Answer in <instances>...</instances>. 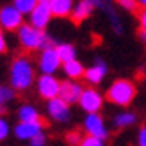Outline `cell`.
I'll list each match as a JSON object with an SVG mask.
<instances>
[{"instance_id": "6da1fadb", "label": "cell", "mask_w": 146, "mask_h": 146, "mask_svg": "<svg viewBox=\"0 0 146 146\" xmlns=\"http://www.w3.org/2000/svg\"><path fill=\"white\" fill-rule=\"evenodd\" d=\"M32 80H34V70H32L31 59L25 55L14 59L11 66V86L18 91H23L27 87H31Z\"/></svg>"}, {"instance_id": "7a4b0ae2", "label": "cell", "mask_w": 146, "mask_h": 146, "mask_svg": "<svg viewBox=\"0 0 146 146\" xmlns=\"http://www.w3.org/2000/svg\"><path fill=\"white\" fill-rule=\"evenodd\" d=\"M18 36H20V43L25 50H36V48H54V41L48 38V36L43 32L34 29L32 25H21L18 29Z\"/></svg>"}, {"instance_id": "3957f363", "label": "cell", "mask_w": 146, "mask_h": 146, "mask_svg": "<svg viewBox=\"0 0 146 146\" xmlns=\"http://www.w3.org/2000/svg\"><path fill=\"white\" fill-rule=\"evenodd\" d=\"M135 96V86L127 78H119L109 87L107 100L116 105H128Z\"/></svg>"}, {"instance_id": "277c9868", "label": "cell", "mask_w": 146, "mask_h": 146, "mask_svg": "<svg viewBox=\"0 0 146 146\" xmlns=\"http://www.w3.org/2000/svg\"><path fill=\"white\" fill-rule=\"evenodd\" d=\"M38 89H39V94L43 98L54 100V98H59L61 82L52 75H41L38 78Z\"/></svg>"}, {"instance_id": "5b68a950", "label": "cell", "mask_w": 146, "mask_h": 146, "mask_svg": "<svg viewBox=\"0 0 146 146\" xmlns=\"http://www.w3.org/2000/svg\"><path fill=\"white\" fill-rule=\"evenodd\" d=\"M21 20H23V14H21L14 5H5L0 9V25L7 31H14V29L21 27Z\"/></svg>"}, {"instance_id": "8992f818", "label": "cell", "mask_w": 146, "mask_h": 146, "mask_svg": "<svg viewBox=\"0 0 146 146\" xmlns=\"http://www.w3.org/2000/svg\"><path fill=\"white\" fill-rule=\"evenodd\" d=\"M59 66H61V59L57 55V50L55 48L43 50V54L39 57V68L43 71V75H52Z\"/></svg>"}, {"instance_id": "52a82bcc", "label": "cell", "mask_w": 146, "mask_h": 146, "mask_svg": "<svg viewBox=\"0 0 146 146\" xmlns=\"http://www.w3.org/2000/svg\"><path fill=\"white\" fill-rule=\"evenodd\" d=\"M52 16L54 14H52V11H50L48 4H38L34 7V11L31 13V25L34 29H38V31H43Z\"/></svg>"}, {"instance_id": "ba28073f", "label": "cell", "mask_w": 146, "mask_h": 146, "mask_svg": "<svg viewBox=\"0 0 146 146\" xmlns=\"http://www.w3.org/2000/svg\"><path fill=\"white\" fill-rule=\"evenodd\" d=\"M78 102H80L84 111L89 112V114H96L102 109V96L94 89H84Z\"/></svg>"}, {"instance_id": "9c48e42d", "label": "cell", "mask_w": 146, "mask_h": 146, "mask_svg": "<svg viewBox=\"0 0 146 146\" xmlns=\"http://www.w3.org/2000/svg\"><path fill=\"white\" fill-rule=\"evenodd\" d=\"M43 127H45V121H36V123H21L20 125H16V128H14V134H16V137H20V139H34L36 135L41 134Z\"/></svg>"}, {"instance_id": "30bf717a", "label": "cell", "mask_w": 146, "mask_h": 146, "mask_svg": "<svg viewBox=\"0 0 146 146\" xmlns=\"http://www.w3.org/2000/svg\"><path fill=\"white\" fill-rule=\"evenodd\" d=\"M84 127L87 130V134L93 137H98V139H105L107 137V130L104 125V119L100 118L98 114H89L84 121Z\"/></svg>"}, {"instance_id": "8fae6325", "label": "cell", "mask_w": 146, "mask_h": 146, "mask_svg": "<svg viewBox=\"0 0 146 146\" xmlns=\"http://www.w3.org/2000/svg\"><path fill=\"white\" fill-rule=\"evenodd\" d=\"M82 87L78 84L71 82V80H66V82H61V91H59V98L66 104H73V102L80 100V94H82Z\"/></svg>"}, {"instance_id": "7c38bea8", "label": "cell", "mask_w": 146, "mask_h": 146, "mask_svg": "<svg viewBox=\"0 0 146 146\" xmlns=\"http://www.w3.org/2000/svg\"><path fill=\"white\" fill-rule=\"evenodd\" d=\"M48 114L52 116L55 121H66L70 118V107L66 102H62L61 98L48 100Z\"/></svg>"}, {"instance_id": "4fadbf2b", "label": "cell", "mask_w": 146, "mask_h": 146, "mask_svg": "<svg viewBox=\"0 0 146 146\" xmlns=\"http://www.w3.org/2000/svg\"><path fill=\"white\" fill-rule=\"evenodd\" d=\"M107 73V66L105 62L98 59L96 62H94V66H91L89 70H86V78L89 80L91 84H100V80L104 78V75Z\"/></svg>"}, {"instance_id": "5bb4252c", "label": "cell", "mask_w": 146, "mask_h": 146, "mask_svg": "<svg viewBox=\"0 0 146 146\" xmlns=\"http://www.w3.org/2000/svg\"><path fill=\"white\" fill-rule=\"evenodd\" d=\"M48 5H50V11H52L54 16L64 18L71 13V0H52Z\"/></svg>"}, {"instance_id": "9a60e30c", "label": "cell", "mask_w": 146, "mask_h": 146, "mask_svg": "<svg viewBox=\"0 0 146 146\" xmlns=\"http://www.w3.org/2000/svg\"><path fill=\"white\" fill-rule=\"evenodd\" d=\"M91 9H93V5L87 2V0H82V2H78V4H77V7L73 9V14H71L73 21H75V23H80L82 20H86L87 16H89Z\"/></svg>"}, {"instance_id": "2e32d148", "label": "cell", "mask_w": 146, "mask_h": 146, "mask_svg": "<svg viewBox=\"0 0 146 146\" xmlns=\"http://www.w3.org/2000/svg\"><path fill=\"white\" fill-rule=\"evenodd\" d=\"M18 116H20L21 123H36V121H41L38 111H36L34 107H31V105H23V107L20 109Z\"/></svg>"}, {"instance_id": "e0dca14e", "label": "cell", "mask_w": 146, "mask_h": 146, "mask_svg": "<svg viewBox=\"0 0 146 146\" xmlns=\"http://www.w3.org/2000/svg\"><path fill=\"white\" fill-rule=\"evenodd\" d=\"M55 50H57V55H59L61 62L66 64L70 61H75V48L71 45H68V43H62V45H59Z\"/></svg>"}, {"instance_id": "ac0fdd59", "label": "cell", "mask_w": 146, "mask_h": 146, "mask_svg": "<svg viewBox=\"0 0 146 146\" xmlns=\"http://www.w3.org/2000/svg\"><path fill=\"white\" fill-rule=\"evenodd\" d=\"M64 73L71 78H77V77H82L84 75V66L80 64L78 61H70L64 64Z\"/></svg>"}, {"instance_id": "d6986e66", "label": "cell", "mask_w": 146, "mask_h": 146, "mask_svg": "<svg viewBox=\"0 0 146 146\" xmlns=\"http://www.w3.org/2000/svg\"><path fill=\"white\" fill-rule=\"evenodd\" d=\"M36 5H38V0H14V7H16L21 14L32 13Z\"/></svg>"}, {"instance_id": "ffe728a7", "label": "cell", "mask_w": 146, "mask_h": 146, "mask_svg": "<svg viewBox=\"0 0 146 146\" xmlns=\"http://www.w3.org/2000/svg\"><path fill=\"white\" fill-rule=\"evenodd\" d=\"M14 98V91L11 89V87H2L0 86V114L4 112V109H5V104L9 100Z\"/></svg>"}, {"instance_id": "44dd1931", "label": "cell", "mask_w": 146, "mask_h": 146, "mask_svg": "<svg viewBox=\"0 0 146 146\" xmlns=\"http://www.w3.org/2000/svg\"><path fill=\"white\" fill-rule=\"evenodd\" d=\"M134 121H135V116H134V114H130V112L119 114V116H116V119H114L116 127H119V128H123V127H128V125H132Z\"/></svg>"}, {"instance_id": "7402d4cb", "label": "cell", "mask_w": 146, "mask_h": 146, "mask_svg": "<svg viewBox=\"0 0 146 146\" xmlns=\"http://www.w3.org/2000/svg\"><path fill=\"white\" fill-rule=\"evenodd\" d=\"M116 2H118L121 7L132 11V13H141V7H139V4H137L135 0H116Z\"/></svg>"}, {"instance_id": "603a6c76", "label": "cell", "mask_w": 146, "mask_h": 146, "mask_svg": "<svg viewBox=\"0 0 146 146\" xmlns=\"http://www.w3.org/2000/svg\"><path fill=\"white\" fill-rule=\"evenodd\" d=\"M78 146H104V139H98V137H93V135H87L82 139Z\"/></svg>"}, {"instance_id": "cb8c5ba5", "label": "cell", "mask_w": 146, "mask_h": 146, "mask_svg": "<svg viewBox=\"0 0 146 146\" xmlns=\"http://www.w3.org/2000/svg\"><path fill=\"white\" fill-rule=\"evenodd\" d=\"M82 139H84V137L80 135L78 132H70V134L66 135V141H68L71 146H78L80 143H82Z\"/></svg>"}, {"instance_id": "d4e9b609", "label": "cell", "mask_w": 146, "mask_h": 146, "mask_svg": "<svg viewBox=\"0 0 146 146\" xmlns=\"http://www.w3.org/2000/svg\"><path fill=\"white\" fill-rule=\"evenodd\" d=\"M139 21H141V31H139V34H141V38L146 41V9H143L139 13Z\"/></svg>"}, {"instance_id": "484cf974", "label": "cell", "mask_w": 146, "mask_h": 146, "mask_svg": "<svg viewBox=\"0 0 146 146\" xmlns=\"http://www.w3.org/2000/svg\"><path fill=\"white\" fill-rule=\"evenodd\" d=\"M7 134H9V125H7V121L0 118V141L5 139Z\"/></svg>"}, {"instance_id": "4316f807", "label": "cell", "mask_w": 146, "mask_h": 146, "mask_svg": "<svg viewBox=\"0 0 146 146\" xmlns=\"http://www.w3.org/2000/svg\"><path fill=\"white\" fill-rule=\"evenodd\" d=\"M31 146H45V135L39 134V135H36L34 139H31Z\"/></svg>"}, {"instance_id": "83f0119b", "label": "cell", "mask_w": 146, "mask_h": 146, "mask_svg": "<svg viewBox=\"0 0 146 146\" xmlns=\"http://www.w3.org/2000/svg\"><path fill=\"white\" fill-rule=\"evenodd\" d=\"M139 146H146V127H143L139 132Z\"/></svg>"}, {"instance_id": "f1b7e54d", "label": "cell", "mask_w": 146, "mask_h": 146, "mask_svg": "<svg viewBox=\"0 0 146 146\" xmlns=\"http://www.w3.org/2000/svg\"><path fill=\"white\" fill-rule=\"evenodd\" d=\"M2 52H5V39H4L2 31H0V54H2Z\"/></svg>"}, {"instance_id": "f546056e", "label": "cell", "mask_w": 146, "mask_h": 146, "mask_svg": "<svg viewBox=\"0 0 146 146\" xmlns=\"http://www.w3.org/2000/svg\"><path fill=\"white\" fill-rule=\"evenodd\" d=\"M87 2H89V4L94 7V5H100V4H102V0H87Z\"/></svg>"}, {"instance_id": "4dcf8cb0", "label": "cell", "mask_w": 146, "mask_h": 146, "mask_svg": "<svg viewBox=\"0 0 146 146\" xmlns=\"http://www.w3.org/2000/svg\"><path fill=\"white\" fill-rule=\"evenodd\" d=\"M137 4L143 5V7H146V0H137Z\"/></svg>"}, {"instance_id": "1f68e13d", "label": "cell", "mask_w": 146, "mask_h": 146, "mask_svg": "<svg viewBox=\"0 0 146 146\" xmlns=\"http://www.w3.org/2000/svg\"><path fill=\"white\" fill-rule=\"evenodd\" d=\"M52 0H38V4H50Z\"/></svg>"}]
</instances>
